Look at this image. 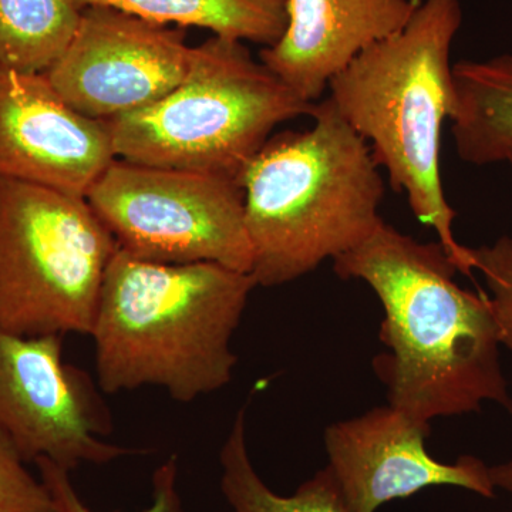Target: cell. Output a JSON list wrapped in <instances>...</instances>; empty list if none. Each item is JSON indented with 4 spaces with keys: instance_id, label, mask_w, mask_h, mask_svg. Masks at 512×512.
<instances>
[{
    "instance_id": "1",
    "label": "cell",
    "mask_w": 512,
    "mask_h": 512,
    "mask_svg": "<svg viewBox=\"0 0 512 512\" xmlns=\"http://www.w3.org/2000/svg\"><path fill=\"white\" fill-rule=\"evenodd\" d=\"M333 269L366 282L382 303L386 352L373 369L387 404L429 424L480 412L485 403L512 413L490 302L458 286L457 266L439 241L419 242L383 222Z\"/></svg>"
},
{
    "instance_id": "2",
    "label": "cell",
    "mask_w": 512,
    "mask_h": 512,
    "mask_svg": "<svg viewBox=\"0 0 512 512\" xmlns=\"http://www.w3.org/2000/svg\"><path fill=\"white\" fill-rule=\"evenodd\" d=\"M255 288L254 276L220 264H154L117 249L90 335L101 392L156 386L191 403L224 389L238 363L232 338Z\"/></svg>"
},
{
    "instance_id": "3",
    "label": "cell",
    "mask_w": 512,
    "mask_h": 512,
    "mask_svg": "<svg viewBox=\"0 0 512 512\" xmlns=\"http://www.w3.org/2000/svg\"><path fill=\"white\" fill-rule=\"evenodd\" d=\"M313 126L269 138L242 175L256 286L309 275L367 241L383 224L380 167L332 100Z\"/></svg>"
},
{
    "instance_id": "4",
    "label": "cell",
    "mask_w": 512,
    "mask_h": 512,
    "mask_svg": "<svg viewBox=\"0 0 512 512\" xmlns=\"http://www.w3.org/2000/svg\"><path fill=\"white\" fill-rule=\"evenodd\" d=\"M463 22L460 0H423L402 30L363 50L329 83L340 116L406 192L414 217L436 231L458 272L471 276V248L458 244L457 212L440 175L441 130L456 106L451 45Z\"/></svg>"
},
{
    "instance_id": "5",
    "label": "cell",
    "mask_w": 512,
    "mask_h": 512,
    "mask_svg": "<svg viewBox=\"0 0 512 512\" xmlns=\"http://www.w3.org/2000/svg\"><path fill=\"white\" fill-rule=\"evenodd\" d=\"M316 104L296 96L244 42L212 36L192 47L190 72L173 92L104 123L121 160L241 184L274 128L312 117Z\"/></svg>"
},
{
    "instance_id": "6",
    "label": "cell",
    "mask_w": 512,
    "mask_h": 512,
    "mask_svg": "<svg viewBox=\"0 0 512 512\" xmlns=\"http://www.w3.org/2000/svg\"><path fill=\"white\" fill-rule=\"evenodd\" d=\"M117 249L86 198L0 178V330L92 335Z\"/></svg>"
},
{
    "instance_id": "7",
    "label": "cell",
    "mask_w": 512,
    "mask_h": 512,
    "mask_svg": "<svg viewBox=\"0 0 512 512\" xmlns=\"http://www.w3.org/2000/svg\"><path fill=\"white\" fill-rule=\"evenodd\" d=\"M86 200L134 258L165 265L212 262L251 274L238 181L116 158Z\"/></svg>"
},
{
    "instance_id": "8",
    "label": "cell",
    "mask_w": 512,
    "mask_h": 512,
    "mask_svg": "<svg viewBox=\"0 0 512 512\" xmlns=\"http://www.w3.org/2000/svg\"><path fill=\"white\" fill-rule=\"evenodd\" d=\"M0 430L29 463L45 457L72 473L133 454L107 443L113 419L93 380L63 360V336L0 330Z\"/></svg>"
},
{
    "instance_id": "9",
    "label": "cell",
    "mask_w": 512,
    "mask_h": 512,
    "mask_svg": "<svg viewBox=\"0 0 512 512\" xmlns=\"http://www.w3.org/2000/svg\"><path fill=\"white\" fill-rule=\"evenodd\" d=\"M185 33L130 13L80 10L69 46L46 77L77 113L109 121L164 99L190 72Z\"/></svg>"
},
{
    "instance_id": "10",
    "label": "cell",
    "mask_w": 512,
    "mask_h": 512,
    "mask_svg": "<svg viewBox=\"0 0 512 512\" xmlns=\"http://www.w3.org/2000/svg\"><path fill=\"white\" fill-rule=\"evenodd\" d=\"M429 423L386 404L362 416L336 421L325 431V448L349 512H376L397 498L437 485L495 497L490 467L473 456L441 463L426 448Z\"/></svg>"
},
{
    "instance_id": "11",
    "label": "cell",
    "mask_w": 512,
    "mask_h": 512,
    "mask_svg": "<svg viewBox=\"0 0 512 512\" xmlns=\"http://www.w3.org/2000/svg\"><path fill=\"white\" fill-rule=\"evenodd\" d=\"M116 158L107 124L77 113L45 73H0V178L86 198Z\"/></svg>"
},
{
    "instance_id": "12",
    "label": "cell",
    "mask_w": 512,
    "mask_h": 512,
    "mask_svg": "<svg viewBox=\"0 0 512 512\" xmlns=\"http://www.w3.org/2000/svg\"><path fill=\"white\" fill-rule=\"evenodd\" d=\"M420 0H288V25L259 60L296 96L316 103L367 47L402 30Z\"/></svg>"
},
{
    "instance_id": "13",
    "label": "cell",
    "mask_w": 512,
    "mask_h": 512,
    "mask_svg": "<svg viewBox=\"0 0 512 512\" xmlns=\"http://www.w3.org/2000/svg\"><path fill=\"white\" fill-rule=\"evenodd\" d=\"M456 150L473 165L503 163L512 147V53L453 66Z\"/></svg>"
},
{
    "instance_id": "14",
    "label": "cell",
    "mask_w": 512,
    "mask_h": 512,
    "mask_svg": "<svg viewBox=\"0 0 512 512\" xmlns=\"http://www.w3.org/2000/svg\"><path fill=\"white\" fill-rule=\"evenodd\" d=\"M77 9L107 6L148 22L197 26L239 42L274 46L288 25V0H72Z\"/></svg>"
},
{
    "instance_id": "15",
    "label": "cell",
    "mask_w": 512,
    "mask_h": 512,
    "mask_svg": "<svg viewBox=\"0 0 512 512\" xmlns=\"http://www.w3.org/2000/svg\"><path fill=\"white\" fill-rule=\"evenodd\" d=\"M221 491L234 512H349L326 466L289 497L274 493L256 473L245 437V409L239 410L221 448Z\"/></svg>"
},
{
    "instance_id": "16",
    "label": "cell",
    "mask_w": 512,
    "mask_h": 512,
    "mask_svg": "<svg viewBox=\"0 0 512 512\" xmlns=\"http://www.w3.org/2000/svg\"><path fill=\"white\" fill-rule=\"evenodd\" d=\"M79 19L72 0H0V73H46Z\"/></svg>"
},
{
    "instance_id": "17",
    "label": "cell",
    "mask_w": 512,
    "mask_h": 512,
    "mask_svg": "<svg viewBox=\"0 0 512 512\" xmlns=\"http://www.w3.org/2000/svg\"><path fill=\"white\" fill-rule=\"evenodd\" d=\"M40 480L46 485L59 512H94L87 507L70 480V471L49 458L35 461ZM178 458H168L153 476V503L143 512H188L178 491Z\"/></svg>"
},
{
    "instance_id": "18",
    "label": "cell",
    "mask_w": 512,
    "mask_h": 512,
    "mask_svg": "<svg viewBox=\"0 0 512 512\" xmlns=\"http://www.w3.org/2000/svg\"><path fill=\"white\" fill-rule=\"evenodd\" d=\"M471 254L474 269L483 274L490 289L487 298L500 343L512 352V237L504 235L493 245L471 248Z\"/></svg>"
},
{
    "instance_id": "19",
    "label": "cell",
    "mask_w": 512,
    "mask_h": 512,
    "mask_svg": "<svg viewBox=\"0 0 512 512\" xmlns=\"http://www.w3.org/2000/svg\"><path fill=\"white\" fill-rule=\"evenodd\" d=\"M25 463L0 430V512H59L46 485L29 473Z\"/></svg>"
},
{
    "instance_id": "20",
    "label": "cell",
    "mask_w": 512,
    "mask_h": 512,
    "mask_svg": "<svg viewBox=\"0 0 512 512\" xmlns=\"http://www.w3.org/2000/svg\"><path fill=\"white\" fill-rule=\"evenodd\" d=\"M490 476L495 488H503L512 495V461L490 467Z\"/></svg>"
},
{
    "instance_id": "21",
    "label": "cell",
    "mask_w": 512,
    "mask_h": 512,
    "mask_svg": "<svg viewBox=\"0 0 512 512\" xmlns=\"http://www.w3.org/2000/svg\"><path fill=\"white\" fill-rule=\"evenodd\" d=\"M505 163H510L512 165V147L508 150L507 156H505Z\"/></svg>"
}]
</instances>
